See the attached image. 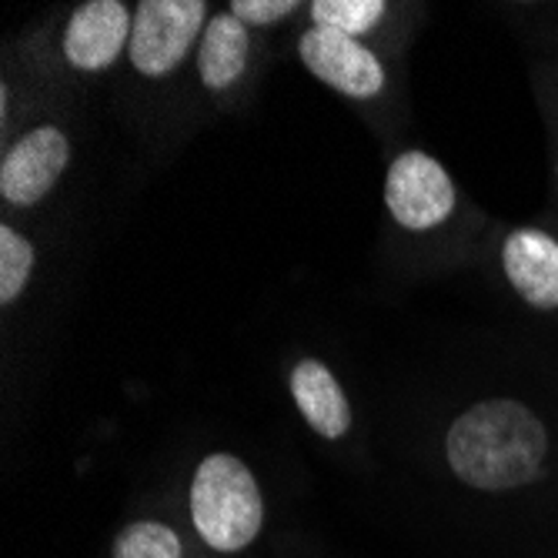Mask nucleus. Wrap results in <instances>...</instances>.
I'll list each match as a JSON object with an SVG mask.
<instances>
[{
    "label": "nucleus",
    "instance_id": "f257e3e1",
    "mask_svg": "<svg viewBox=\"0 0 558 558\" xmlns=\"http://www.w3.org/2000/svg\"><path fill=\"white\" fill-rule=\"evenodd\" d=\"M445 451L451 472L465 485L478 492H509L542 475L548 435L525 404L495 398L454 418Z\"/></svg>",
    "mask_w": 558,
    "mask_h": 558
},
{
    "label": "nucleus",
    "instance_id": "f03ea898",
    "mask_svg": "<svg viewBox=\"0 0 558 558\" xmlns=\"http://www.w3.org/2000/svg\"><path fill=\"white\" fill-rule=\"evenodd\" d=\"M191 519L211 548H247L265 525V498L251 469L234 454H208L191 485Z\"/></svg>",
    "mask_w": 558,
    "mask_h": 558
},
{
    "label": "nucleus",
    "instance_id": "7ed1b4c3",
    "mask_svg": "<svg viewBox=\"0 0 558 558\" xmlns=\"http://www.w3.org/2000/svg\"><path fill=\"white\" fill-rule=\"evenodd\" d=\"M205 14L208 8L201 0H144L137 4L128 44L131 64L144 77L171 74L205 27Z\"/></svg>",
    "mask_w": 558,
    "mask_h": 558
},
{
    "label": "nucleus",
    "instance_id": "20e7f679",
    "mask_svg": "<svg viewBox=\"0 0 558 558\" xmlns=\"http://www.w3.org/2000/svg\"><path fill=\"white\" fill-rule=\"evenodd\" d=\"M385 205L398 225L428 231L454 211V187L448 171L435 158L422 155V150H409L388 168Z\"/></svg>",
    "mask_w": 558,
    "mask_h": 558
},
{
    "label": "nucleus",
    "instance_id": "39448f33",
    "mask_svg": "<svg viewBox=\"0 0 558 558\" xmlns=\"http://www.w3.org/2000/svg\"><path fill=\"white\" fill-rule=\"evenodd\" d=\"M298 54L301 64L318 81L331 84L348 97H375L385 84V71L378 58L365 44H359V37L312 27L298 40Z\"/></svg>",
    "mask_w": 558,
    "mask_h": 558
},
{
    "label": "nucleus",
    "instance_id": "423d86ee",
    "mask_svg": "<svg viewBox=\"0 0 558 558\" xmlns=\"http://www.w3.org/2000/svg\"><path fill=\"white\" fill-rule=\"evenodd\" d=\"M71 144L58 128H34L24 134L0 165V194L11 205H37V201L58 184L68 168Z\"/></svg>",
    "mask_w": 558,
    "mask_h": 558
},
{
    "label": "nucleus",
    "instance_id": "0eeeda50",
    "mask_svg": "<svg viewBox=\"0 0 558 558\" xmlns=\"http://www.w3.org/2000/svg\"><path fill=\"white\" fill-rule=\"evenodd\" d=\"M134 17L118 0H90L81 4L64 34V54L81 71H105L118 61L124 44H131Z\"/></svg>",
    "mask_w": 558,
    "mask_h": 558
},
{
    "label": "nucleus",
    "instance_id": "6e6552de",
    "mask_svg": "<svg viewBox=\"0 0 558 558\" xmlns=\"http://www.w3.org/2000/svg\"><path fill=\"white\" fill-rule=\"evenodd\" d=\"M512 288L535 308H558V241L545 231H515L501 247Z\"/></svg>",
    "mask_w": 558,
    "mask_h": 558
},
{
    "label": "nucleus",
    "instance_id": "1a4fd4ad",
    "mask_svg": "<svg viewBox=\"0 0 558 558\" xmlns=\"http://www.w3.org/2000/svg\"><path fill=\"white\" fill-rule=\"evenodd\" d=\"M291 395L298 409L322 438H341L351 428V409L348 398L338 385V378L315 359L298 362L291 372Z\"/></svg>",
    "mask_w": 558,
    "mask_h": 558
},
{
    "label": "nucleus",
    "instance_id": "9d476101",
    "mask_svg": "<svg viewBox=\"0 0 558 558\" xmlns=\"http://www.w3.org/2000/svg\"><path fill=\"white\" fill-rule=\"evenodd\" d=\"M247 64V31L234 14H218L208 21V31L201 37L197 71L211 90L231 87Z\"/></svg>",
    "mask_w": 558,
    "mask_h": 558
},
{
    "label": "nucleus",
    "instance_id": "9b49d317",
    "mask_svg": "<svg viewBox=\"0 0 558 558\" xmlns=\"http://www.w3.org/2000/svg\"><path fill=\"white\" fill-rule=\"evenodd\" d=\"M312 17L315 27L359 37L385 17V4L381 0H315Z\"/></svg>",
    "mask_w": 558,
    "mask_h": 558
},
{
    "label": "nucleus",
    "instance_id": "f8f14e48",
    "mask_svg": "<svg viewBox=\"0 0 558 558\" xmlns=\"http://www.w3.org/2000/svg\"><path fill=\"white\" fill-rule=\"evenodd\" d=\"M114 558H181V538L161 522H134L114 538Z\"/></svg>",
    "mask_w": 558,
    "mask_h": 558
},
{
    "label": "nucleus",
    "instance_id": "ddd939ff",
    "mask_svg": "<svg viewBox=\"0 0 558 558\" xmlns=\"http://www.w3.org/2000/svg\"><path fill=\"white\" fill-rule=\"evenodd\" d=\"M34 271V247L11 225L0 228V301L11 304Z\"/></svg>",
    "mask_w": 558,
    "mask_h": 558
},
{
    "label": "nucleus",
    "instance_id": "4468645a",
    "mask_svg": "<svg viewBox=\"0 0 558 558\" xmlns=\"http://www.w3.org/2000/svg\"><path fill=\"white\" fill-rule=\"evenodd\" d=\"M294 8H298L294 0H234V4H231V14H234L241 24L265 27V24H275V21L288 17Z\"/></svg>",
    "mask_w": 558,
    "mask_h": 558
}]
</instances>
